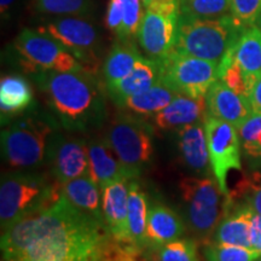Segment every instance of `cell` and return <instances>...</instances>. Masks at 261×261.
Segmentation results:
<instances>
[{"mask_svg": "<svg viewBox=\"0 0 261 261\" xmlns=\"http://www.w3.org/2000/svg\"><path fill=\"white\" fill-rule=\"evenodd\" d=\"M46 160L52 177L60 185L83 175H91L87 143L81 138L62 135L60 130L48 139Z\"/></svg>", "mask_w": 261, "mask_h": 261, "instance_id": "7c38bea8", "label": "cell"}, {"mask_svg": "<svg viewBox=\"0 0 261 261\" xmlns=\"http://www.w3.org/2000/svg\"><path fill=\"white\" fill-rule=\"evenodd\" d=\"M123 11V23L120 34L117 37L121 41H130L133 37H137L143 12L140 0H121Z\"/></svg>", "mask_w": 261, "mask_h": 261, "instance_id": "d590c367", "label": "cell"}, {"mask_svg": "<svg viewBox=\"0 0 261 261\" xmlns=\"http://www.w3.org/2000/svg\"><path fill=\"white\" fill-rule=\"evenodd\" d=\"M50 35L69 50L89 73H96L97 57L94 51L98 45V33L90 22L76 17H64L38 28Z\"/></svg>", "mask_w": 261, "mask_h": 261, "instance_id": "8fae6325", "label": "cell"}, {"mask_svg": "<svg viewBox=\"0 0 261 261\" xmlns=\"http://www.w3.org/2000/svg\"><path fill=\"white\" fill-rule=\"evenodd\" d=\"M250 106H252L253 113L261 114V77L254 86V89L249 97Z\"/></svg>", "mask_w": 261, "mask_h": 261, "instance_id": "60d3db41", "label": "cell"}, {"mask_svg": "<svg viewBox=\"0 0 261 261\" xmlns=\"http://www.w3.org/2000/svg\"><path fill=\"white\" fill-rule=\"evenodd\" d=\"M90 174L100 189L114 181L135 180L138 175L127 168L114 152L106 138L92 139L87 143Z\"/></svg>", "mask_w": 261, "mask_h": 261, "instance_id": "5bb4252c", "label": "cell"}, {"mask_svg": "<svg viewBox=\"0 0 261 261\" xmlns=\"http://www.w3.org/2000/svg\"><path fill=\"white\" fill-rule=\"evenodd\" d=\"M208 114L205 97H190L178 94L165 109L154 115V123L159 129L173 130L204 122Z\"/></svg>", "mask_w": 261, "mask_h": 261, "instance_id": "2e32d148", "label": "cell"}, {"mask_svg": "<svg viewBox=\"0 0 261 261\" xmlns=\"http://www.w3.org/2000/svg\"><path fill=\"white\" fill-rule=\"evenodd\" d=\"M233 48L225 55L223 61L219 63V80L230 87L234 92L249 99L250 93L255 86L249 77L244 73L241 65L234 58Z\"/></svg>", "mask_w": 261, "mask_h": 261, "instance_id": "f546056e", "label": "cell"}, {"mask_svg": "<svg viewBox=\"0 0 261 261\" xmlns=\"http://www.w3.org/2000/svg\"><path fill=\"white\" fill-rule=\"evenodd\" d=\"M33 9L46 15H86L91 11L90 0H31Z\"/></svg>", "mask_w": 261, "mask_h": 261, "instance_id": "d6a6232c", "label": "cell"}, {"mask_svg": "<svg viewBox=\"0 0 261 261\" xmlns=\"http://www.w3.org/2000/svg\"><path fill=\"white\" fill-rule=\"evenodd\" d=\"M178 94L160 80L144 92H140L126 99L121 108L139 116H154L165 109Z\"/></svg>", "mask_w": 261, "mask_h": 261, "instance_id": "484cf974", "label": "cell"}, {"mask_svg": "<svg viewBox=\"0 0 261 261\" xmlns=\"http://www.w3.org/2000/svg\"><path fill=\"white\" fill-rule=\"evenodd\" d=\"M161 80V69L158 61L142 57L135 69L119 83L108 86V93L117 107L121 108L126 99L144 92Z\"/></svg>", "mask_w": 261, "mask_h": 261, "instance_id": "d6986e66", "label": "cell"}, {"mask_svg": "<svg viewBox=\"0 0 261 261\" xmlns=\"http://www.w3.org/2000/svg\"><path fill=\"white\" fill-rule=\"evenodd\" d=\"M42 173L11 172L2 177L0 224L5 231L33 214L40 213L61 197V185Z\"/></svg>", "mask_w": 261, "mask_h": 261, "instance_id": "277c9868", "label": "cell"}, {"mask_svg": "<svg viewBox=\"0 0 261 261\" xmlns=\"http://www.w3.org/2000/svg\"><path fill=\"white\" fill-rule=\"evenodd\" d=\"M158 62L161 69V81L179 94L205 97L211 87L219 80V63L215 62L175 51Z\"/></svg>", "mask_w": 261, "mask_h": 261, "instance_id": "ba28073f", "label": "cell"}, {"mask_svg": "<svg viewBox=\"0 0 261 261\" xmlns=\"http://www.w3.org/2000/svg\"><path fill=\"white\" fill-rule=\"evenodd\" d=\"M148 201L144 192L140 190L138 181L130 180L128 184V226L129 240L143 252L148 249L146 238V220H148Z\"/></svg>", "mask_w": 261, "mask_h": 261, "instance_id": "603a6c76", "label": "cell"}, {"mask_svg": "<svg viewBox=\"0 0 261 261\" xmlns=\"http://www.w3.org/2000/svg\"><path fill=\"white\" fill-rule=\"evenodd\" d=\"M185 233V225L172 208L155 203L148 210L146 238L148 249L178 240Z\"/></svg>", "mask_w": 261, "mask_h": 261, "instance_id": "44dd1931", "label": "cell"}, {"mask_svg": "<svg viewBox=\"0 0 261 261\" xmlns=\"http://www.w3.org/2000/svg\"><path fill=\"white\" fill-rule=\"evenodd\" d=\"M233 54L247 76L256 84L261 77V31L256 25L244 31Z\"/></svg>", "mask_w": 261, "mask_h": 261, "instance_id": "4316f807", "label": "cell"}, {"mask_svg": "<svg viewBox=\"0 0 261 261\" xmlns=\"http://www.w3.org/2000/svg\"><path fill=\"white\" fill-rule=\"evenodd\" d=\"M22 261H39V260H22Z\"/></svg>", "mask_w": 261, "mask_h": 261, "instance_id": "ee69618b", "label": "cell"}, {"mask_svg": "<svg viewBox=\"0 0 261 261\" xmlns=\"http://www.w3.org/2000/svg\"><path fill=\"white\" fill-rule=\"evenodd\" d=\"M180 15L194 18H219L231 14V0H179Z\"/></svg>", "mask_w": 261, "mask_h": 261, "instance_id": "4dcf8cb0", "label": "cell"}, {"mask_svg": "<svg viewBox=\"0 0 261 261\" xmlns=\"http://www.w3.org/2000/svg\"><path fill=\"white\" fill-rule=\"evenodd\" d=\"M207 261H257L261 259V253L252 249L231 244L208 243L203 249Z\"/></svg>", "mask_w": 261, "mask_h": 261, "instance_id": "1f68e13d", "label": "cell"}, {"mask_svg": "<svg viewBox=\"0 0 261 261\" xmlns=\"http://www.w3.org/2000/svg\"><path fill=\"white\" fill-rule=\"evenodd\" d=\"M261 14V0H231V15L244 28L256 24Z\"/></svg>", "mask_w": 261, "mask_h": 261, "instance_id": "8d00e7d4", "label": "cell"}, {"mask_svg": "<svg viewBox=\"0 0 261 261\" xmlns=\"http://www.w3.org/2000/svg\"><path fill=\"white\" fill-rule=\"evenodd\" d=\"M205 103L210 115L231 123L237 129L253 114L249 99L236 93L220 80L205 94Z\"/></svg>", "mask_w": 261, "mask_h": 261, "instance_id": "9a60e30c", "label": "cell"}, {"mask_svg": "<svg viewBox=\"0 0 261 261\" xmlns=\"http://www.w3.org/2000/svg\"><path fill=\"white\" fill-rule=\"evenodd\" d=\"M250 248L261 253V215L254 212L250 230Z\"/></svg>", "mask_w": 261, "mask_h": 261, "instance_id": "f35d334b", "label": "cell"}, {"mask_svg": "<svg viewBox=\"0 0 261 261\" xmlns=\"http://www.w3.org/2000/svg\"><path fill=\"white\" fill-rule=\"evenodd\" d=\"M100 191L102 189L91 175H83L61 185V194L71 204L79 208L84 213L104 223L102 204H100Z\"/></svg>", "mask_w": 261, "mask_h": 261, "instance_id": "7402d4cb", "label": "cell"}, {"mask_svg": "<svg viewBox=\"0 0 261 261\" xmlns=\"http://www.w3.org/2000/svg\"><path fill=\"white\" fill-rule=\"evenodd\" d=\"M143 256L149 261H200L197 243L191 238H178L163 246L149 248Z\"/></svg>", "mask_w": 261, "mask_h": 261, "instance_id": "f1b7e54d", "label": "cell"}, {"mask_svg": "<svg viewBox=\"0 0 261 261\" xmlns=\"http://www.w3.org/2000/svg\"><path fill=\"white\" fill-rule=\"evenodd\" d=\"M104 138L123 165L138 177L152 160V127L144 119L120 114L110 123Z\"/></svg>", "mask_w": 261, "mask_h": 261, "instance_id": "52a82bcc", "label": "cell"}, {"mask_svg": "<svg viewBox=\"0 0 261 261\" xmlns=\"http://www.w3.org/2000/svg\"><path fill=\"white\" fill-rule=\"evenodd\" d=\"M60 127L55 117L33 113L16 120L2 130V155L11 167H38L46 159L50 137Z\"/></svg>", "mask_w": 261, "mask_h": 261, "instance_id": "5b68a950", "label": "cell"}, {"mask_svg": "<svg viewBox=\"0 0 261 261\" xmlns=\"http://www.w3.org/2000/svg\"><path fill=\"white\" fill-rule=\"evenodd\" d=\"M106 224L84 213L63 195L40 213L3 231V261H99Z\"/></svg>", "mask_w": 261, "mask_h": 261, "instance_id": "6da1fadb", "label": "cell"}, {"mask_svg": "<svg viewBox=\"0 0 261 261\" xmlns=\"http://www.w3.org/2000/svg\"><path fill=\"white\" fill-rule=\"evenodd\" d=\"M256 27L257 28H259L260 29V31H261V14H260V16H259V18H257V21H256Z\"/></svg>", "mask_w": 261, "mask_h": 261, "instance_id": "7bdbcfd3", "label": "cell"}, {"mask_svg": "<svg viewBox=\"0 0 261 261\" xmlns=\"http://www.w3.org/2000/svg\"><path fill=\"white\" fill-rule=\"evenodd\" d=\"M128 180L114 181L102 189V211L108 231L117 240L130 242L127 226Z\"/></svg>", "mask_w": 261, "mask_h": 261, "instance_id": "e0dca14e", "label": "cell"}, {"mask_svg": "<svg viewBox=\"0 0 261 261\" xmlns=\"http://www.w3.org/2000/svg\"><path fill=\"white\" fill-rule=\"evenodd\" d=\"M204 130L208 152L214 178L221 192L230 197L227 177L232 171H241V140L238 129L231 123L207 114L204 119Z\"/></svg>", "mask_w": 261, "mask_h": 261, "instance_id": "30bf717a", "label": "cell"}, {"mask_svg": "<svg viewBox=\"0 0 261 261\" xmlns=\"http://www.w3.org/2000/svg\"><path fill=\"white\" fill-rule=\"evenodd\" d=\"M177 148L181 162L192 172L207 174L211 160L205 138L204 122L194 123L177 130Z\"/></svg>", "mask_w": 261, "mask_h": 261, "instance_id": "ac0fdd59", "label": "cell"}, {"mask_svg": "<svg viewBox=\"0 0 261 261\" xmlns=\"http://www.w3.org/2000/svg\"><path fill=\"white\" fill-rule=\"evenodd\" d=\"M253 208L246 202H231L230 210L213 234L214 242L250 248Z\"/></svg>", "mask_w": 261, "mask_h": 261, "instance_id": "ffe728a7", "label": "cell"}, {"mask_svg": "<svg viewBox=\"0 0 261 261\" xmlns=\"http://www.w3.org/2000/svg\"><path fill=\"white\" fill-rule=\"evenodd\" d=\"M123 23V11L121 0H110L106 16V24L109 31L120 34Z\"/></svg>", "mask_w": 261, "mask_h": 261, "instance_id": "74e56055", "label": "cell"}, {"mask_svg": "<svg viewBox=\"0 0 261 261\" xmlns=\"http://www.w3.org/2000/svg\"><path fill=\"white\" fill-rule=\"evenodd\" d=\"M247 28L232 15L219 18H194L179 15L173 51L220 63Z\"/></svg>", "mask_w": 261, "mask_h": 261, "instance_id": "3957f363", "label": "cell"}, {"mask_svg": "<svg viewBox=\"0 0 261 261\" xmlns=\"http://www.w3.org/2000/svg\"><path fill=\"white\" fill-rule=\"evenodd\" d=\"M244 158L250 168H261V114L253 113L238 127Z\"/></svg>", "mask_w": 261, "mask_h": 261, "instance_id": "83f0119b", "label": "cell"}, {"mask_svg": "<svg viewBox=\"0 0 261 261\" xmlns=\"http://www.w3.org/2000/svg\"><path fill=\"white\" fill-rule=\"evenodd\" d=\"M144 254L132 242L120 241L109 233L104 238L99 250V261H138Z\"/></svg>", "mask_w": 261, "mask_h": 261, "instance_id": "836d02e7", "label": "cell"}, {"mask_svg": "<svg viewBox=\"0 0 261 261\" xmlns=\"http://www.w3.org/2000/svg\"><path fill=\"white\" fill-rule=\"evenodd\" d=\"M15 48L29 71H87L69 50L50 35L23 29L15 40Z\"/></svg>", "mask_w": 261, "mask_h": 261, "instance_id": "9c48e42d", "label": "cell"}, {"mask_svg": "<svg viewBox=\"0 0 261 261\" xmlns=\"http://www.w3.org/2000/svg\"><path fill=\"white\" fill-rule=\"evenodd\" d=\"M39 89L64 129L89 133L107 117L102 87L89 71H40L34 74Z\"/></svg>", "mask_w": 261, "mask_h": 261, "instance_id": "7a4b0ae2", "label": "cell"}, {"mask_svg": "<svg viewBox=\"0 0 261 261\" xmlns=\"http://www.w3.org/2000/svg\"><path fill=\"white\" fill-rule=\"evenodd\" d=\"M33 100L31 85L24 77L8 75L0 83V110L3 121L24 112Z\"/></svg>", "mask_w": 261, "mask_h": 261, "instance_id": "cb8c5ba5", "label": "cell"}, {"mask_svg": "<svg viewBox=\"0 0 261 261\" xmlns=\"http://www.w3.org/2000/svg\"><path fill=\"white\" fill-rule=\"evenodd\" d=\"M143 56L130 41H121L114 45L103 64V76L106 86L119 83L135 69Z\"/></svg>", "mask_w": 261, "mask_h": 261, "instance_id": "d4e9b609", "label": "cell"}, {"mask_svg": "<svg viewBox=\"0 0 261 261\" xmlns=\"http://www.w3.org/2000/svg\"><path fill=\"white\" fill-rule=\"evenodd\" d=\"M257 261H259V260H257ZM260 261H261V260H260Z\"/></svg>", "mask_w": 261, "mask_h": 261, "instance_id": "f6af8a7d", "label": "cell"}, {"mask_svg": "<svg viewBox=\"0 0 261 261\" xmlns=\"http://www.w3.org/2000/svg\"><path fill=\"white\" fill-rule=\"evenodd\" d=\"M180 10L145 9L137 39L149 58L161 61L173 51Z\"/></svg>", "mask_w": 261, "mask_h": 261, "instance_id": "4fadbf2b", "label": "cell"}, {"mask_svg": "<svg viewBox=\"0 0 261 261\" xmlns=\"http://www.w3.org/2000/svg\"><path fill=\"white\" fill-rule=\"evenodd\" d=\"M188 205L190 227L198 237L208 240L230 210L231 200L221 192L215 178H182L179 182Z\"/></svg>", "mask_w": 261, "mask_h": 261, "instance_id": "8992f818", "label": "cell"}, {"mask_svg": "<svg viewBox=\"0 0 261 261\" xmlns=\"http://www.w3.org/2000/svg\"><path fill=\"white\" fill-rule=\"evenodd\" d=\"M15 0H0V10H2V15L4 16L9 11L11 5L14 4Z\"/></svg>", "mask_w": 261, "mask_h": 261, "instance_id": "b9f144b4", "label": "cell"}, {"mask_svg": "<svg viewBox=\"0 0 261 261\" xmlns=\"http://www.w3.org/2000/svg\"><path fill=\"white\" fill-rule=\"evenodd\" d=\"M230 197L231 200L242 198L255 213L261 215V172L243 177L236 190L230 194Z\"/></svg>", "mask_w": 261, "mask_h": 261, "instance_id": "e575fe53", "label": "cell"}, {"mask_svg": "<svg viewBox=\"0 0 261 261\" xmlns=\"http://www.w3.org/2000/svg\"><path fill=\"white\" fill-rule=\"evenodd\" d=\"M145 9L154 10H180L179 0H142Z\"/></svg>", "mask_w": 261, "mask_h": 261, "instance_id": "ab89813d", "label": "cell"}]
</instances>
